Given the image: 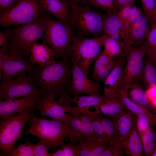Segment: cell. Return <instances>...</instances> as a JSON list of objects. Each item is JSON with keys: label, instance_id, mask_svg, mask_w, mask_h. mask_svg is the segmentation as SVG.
<instances>
[{"label": "cell", "instance_id": "cell-33", "mask_svg": "<svg viewBox=\"0 0 156 156\" xmlns=\"http://www.w3.org/2000/svg\"><path fill=\"white\" fill-rule=\"evenodd\" d=\"M141 80L147 88L156 86V66L147 58L144 60Z\"/></svg>", "mask_w": 156, "mask_h": 156}, {"label": "cell", "instance_id": "cell-39", "mask_svg": "<svg viewBox=\"0 0 156 156\" xmlns=\"http://www.w3.org/2000/svg\"><path fill=\"white\" fill-rule=\"evenodd\" d=\"M29 143L33 149L34 156H50V153L48 151L49 147L46 143L39 141L36 144L29 141Z\"/></svg>", "mask_w": 156, "mask_h": 156}, {"label": "cell", "instance_id": "cell-50", "mask_svg": "<svg viewBox=\"0 0 156 156\" xmlns=\"http://www.w3.org/2000/svg\"><path fill=\"white\" fill-rule=\"evenodd\" d=\"M152 156H156V144L155 149L154 150L153 153L152 155Z\"/></svg>", "mask_w": 156, "mask_h": 156}, {"label": "cell", "instance_id": "cell-12", "mask_svg": "<svg viewBox=\"0 0 156 156\" xmlns=\"http://www.w3.org/2000/svg\"><path fill=\"white\" fill-rule=\"evenodd\" d=\"M67 116L64 123L68 127L70 141L77 144L83 137L100 138L94 130L87 116L83 112L72 111L67 113Z\"/></svg>", "mask_w": 156, "mask_h": 156}, {"label": "cell", "instance_id": "cell-46", "mask_svg": "<svg viewBox=\"0 0 156 156\" xmlns=\"http://www.w3.org/2000/svg\"><path fill=\"white\" fill-rule=\"evenodd\" d=\"M9 47L8 35L6 32L1 31L0 32V47Z\"/></svg>", "mask_w": 156, "mask_h": 156}, {"label": "cell", "instance_id": "cell-8", "mask_svg": "<svg viewBox=\"0 0 156 156\" xmlns=\"http://www.w3.org/2000/svg\"><path fill=\"white\" fill-rule=\"evenodd\" d=\"M107 35L104 34L91 38L75 36L70 56L82 68L86 75L92 62L103 46Z\"/></svg>", "mask_w": 156, "mask_h": 156}, {"label": "cell", "instance_id": "cell-42", "mask_svg": "<svg viewBox=\"0 0 156 156\" xmlns=\"http://www.w3.org/2000/svg\"><path fill=\"white\" fill-rule=\"evenodd\" d=\"M125 154L123 147L110 145L99 156H124Z\"/></svg>", "mask_w": 156, "mask_h": 156}, {"label": "cell", "instance_id": "cell-24", "mask_svg": "<svg viewBox=\"0 0 156 156\" xmlns=\"http://www.w3.org/2000/svg\"><path fill=\"white\" fill-rule=\"evenodd\" d=\"M116 96L127 107V109L136 115L141 114H145L148 118L151 127H156V117L146 108L133 101L129 96L127 92L119 89L116 91Z\"/></svg>", "mask_w": 156, "mask_h": 156}, {"label": "cell", "instance_id": "cell-37", "mask_svg": "<svg viewBox=\"0 0 156 156\" xmlns=\"http://www.w3.org/2000/svg\"><path fill=\"white\" fill-rule=\"evenodd\" d=\"M7 156H34L33 149L27 140L25 143H21L16 148H14Z\"/></svg>", "mask_w": 156, "mask_h": 156}, {"label": "cell", "instance_id": "cell-25", "mask_svg": "<svg viewBox=\"0 0 156 156\" xmlns=\"http://www.w3.org/2000/svg\"><path fill=\"white\" fill-rule=\"evenodd\" d=\"M106 12L104 21L105 34L115 39L119 44L122 40L120 37L121 24L118 12L114 9L107 10Z\"/></svg>", "mask_w": 156, "mask_h": 156}, {"label": "cell", "instance_id": "cell-26", "mask_svg": "<svg viewBox=\"0 0 156 156\" xmlns=\"http://www.w3.org/2000/svg\"><path fill=\"white\" fill-rule=\"evenodd\" d=\"M103 96L79 95L72 96L66 93L59 98L58 102L62 104L67 102L75 103L78 108L89 109L91 107H94L99 104L102 101Z\"/></svg>", "mask_w": 156, "mask_h": 156}, {"label": "cell", "instance_id": "cell-51", "mask_svg": "<svg viewBox=\"0 0 156 156\" xmlns=\"http://www.w3.org/2000/svg\"><path fill=\"white\" fill-rule=\"evenodd\" d=\"M155 15L156 16V0H155Z\"/></svg>", "mask_w": 156, "mask_h": 156}, {"label": "cell", "instance_id": "cell-47", "mask_svg": "<svg viewBox=\"0 0 156 156\" xmlns=\"http://www.w3.org/2000/svg\"><path fill=\"white\" fill-rule=\"evenodd\" d=\"M9 50L8 47H3L0 48V69H1L3 64L5 56L6 53Z\"/></svg>", "mask_w": 156, "mask_h": 156}, {"label": "cell", "instance_id": "cell-52", "mask_svg": "<svg viewBox=\"0 0 156 156\" xmlns=\"http://www.w3.org/2000/svg\"><path fill=\"white\" fill-rule=\"evenodd\" d=\"M68 1H70V2H74V0H66Z\"/></svg>", "mask_w": 156, "mask_h": 156}, {"label": "cell", "instance_id": "cell-13", "mask_svg": "<svg viewBox=\"0 0 156 156\" xmlns=\"http://www.w3.org/2000/svg\"><path fill=\"white\" fill-rule=\"evenodd\" d=\"M35 66V65L25 60L21 55L9 50L6 54L3 64L0 69V80H11L23 72L30 73Z\"/></svg>", "mask_w": 156, "mask_h": 156}, {"label": "cell", "instance_id": "cell-45", "mask_svg": "<svg viewBox=\"0 0 156 156\" xmlns=\"http://www.w3.org/2000/svg\"><path fill=\"white\" fill-rule=\"evenodd\" d=\"M147 96L150 102L156 97V86H150L145 90Z\"/></svg>", "mask_w": 156, "mask_h": 156}, {"label": "cell", "instance_id": "cell-36", "mask_svg": "<svg viewBox=\"0 0 156 156\" xmlns=\"http://www.w3.org/2000/svg\"><path fill=\"white\" fill-rule=\"evenodd\" d=\"M77 144L70 141L65 143L54 153H50V156H79Z\"/></svg>", "mask_w": 156, "mask_h": 156}, {"label": "cell", "instance_id": "cell-14", "mask_svg": "<svg viewBox=\"0 0 156 156\" xmlns=\"http://www.w3.org/2000/svg\"><path fill=\"white\" fill-rule=\"evenodd\" d=\"M57 98L53 93L40 90L38 109L42 116H48L64 123L67 117V113L69 110L66 104H60L56 101Z\"/></svg>", "mask_w": 156, "mask_h": 156}, {"label": "cell", "instance_id": "cell-5", "mask_svg": "<svg viewBox=\"0 0 156 156\" xmlns=\"http://www.w3.org/2000/svg\"><path fill=\"white\" fill-rule=\"evenodd\" d=\"M70 23L77 32V36L94 37L105 34V15L91 9L88 6L82 7L76 3L70 8Z\"/></svg>", "mask_w": 156, "mask_h": 156}, {"label": "cell", "instance_id": "cell-44", "mask_svg": "<svg viewBox=\"0 0 156 156\" xmlns=\"http://www.w3.org/2000/svg\"><path fill=\"white\" fill-rule=\"evenodd\" d=\"M136 0H114V9L118 12L125 6L129 5H135Z\"/></svg>", "mask_w": 156, "mask_h": 156}, {"label": "cell", "instance_id": "cell-10", "mask_svg": "<svg viewBox=\"0 0 156 156\" xmlns=\"http://www.w3.org/2000/svg\"><path fill=\"white\" fill-rule=\"evenodd\" d=\"M40 89L27 72L21 73L10 80L1 81L0 101H4L40 94Z\"/></svg>", "mask_w": 156, "mask_h": 156}, {"label": "cell", "instance_id": "cell-40", "mask_svg": "<svg viewBox=\"0 0 156 156\" xmlns=\"http://www.w3.org/2000/svg\"><path fill=\"white\" fill-rule=\"evenodd\" d=\"M137 116L136 126L140 137L150 127L149 122L147 117L144 114H141Z\"/></svg>", "mask_w": 156, "mask_h": 156}, {"label": "cell", "instance_id": "cell-49", "mask_svg": "<svg viewBox=\"0 0 156 156\" xmlns=\"http://www.w3.org/2000/svg\"><path fill=\"white\" fill-rule=\"evenodd\" d=\"M150 102L153 106L156 107V97L151 100Z\"/></svg>", "mask_w": 156, "mask_h": 156}, {"label": "cell", "instance_id": "cell-17", "mask_svg": "<svg viewBox=\"0 0 156 156\" xmlns=\"http://www.w3.org/2000/svg\"><path fill=\"white\" fill-rule=\"evenodd\" d=\"M117 60L112 59L103 51L100 50L94 60V63L90 79L94 81L104 83L107 76L115 67Z\"/></svg>", "mask_w": 156, "mask_h": 156}, {"label": "cell", "instance_id": "cell-2", "mask_svg": "<svg viewBox=\"0 0 156 156\" xmlns=\"http://www.w3.org/2000/svg\"><path fill=\"white\" fill-rule=\"evenodd\" d=\"M46 17V14L42 13L33 21L6 31L9 50L29 61L30 45L33 42L42 38L45 30Z\"/></svg>", "mask_w": 156, "mask_h": 156}, {"label": "cell", "instance_id": "cell-6", "mask_svg": "<svg viewBox=\"0 0 156 156\" xmlns=\"http://www.w3.org/2000/svg\"><path fill=\"white\" fill-rule=\"evenodd\" d=\"M34 112L0 118V156H7L14 149L16 142L22 135L26 124L34 115Z\"/></svg>", "mask_w": 156, "mask_h": 156}, {"label": "cell", "instance_id": "cell-23", "mask_svg": "<svg viewBox=\"0 0 156 156\" xmlns=\"http://www.w3.org/2000/svg\"><path fill=\"white\" fill-rule=\"evenodd\" d=\"M103 96V98L101 103L93 107L95 113L116 117L123 110L127 109L117 97Z\"/></svg>", "mask_w": 156, "mask_h": 156}, {"label": "cell", "instance_id": "cell-41", "mask_svg": "<svg viewBox=\"0 0 156 156\" xmlns=\"http://www.w3.org/2000/svg\"><path fill=\"white\" fill-rule=\"evenodd\" d=\"M114 0H88L89 3L96 7L105 10L114 9Z\"/></svg>", "mask_w": 156, "mask_h": 156}, {"label": "cell", "instance_id": "cell-28", "mask_svg": "<svg viewBox=\"0 0 156 156\" xmlns=\"http://www.w3.org/2000/svg\"><path fill=\"white\" fill-rule=\"evenodd\" d=\"M127 93L129 97L134 102L155 114L156 107L149 101L140 81L135 82L129 87Z\"/></svg>", "mask_w": 156, "mask_h": 156}, {"label": "cell", "instance_id": "cell-29", "mask_svg": "<svg viewBox=\"0 0 156 156\" xmlns=\"http://www.w3.org/2000/svg\"><path fill=\"white\" fill-rule=\"evenodd\" d=\"M123 148L125 154L129 155H144L141 138L137 128L136 120L133 124Z\"/></svg>", "mask_w": 156, "mask_h": 156}, {"label": "cell", "instance_id": "cell-30", "mask_svg": "<svg viewBox=\"0 0 156 156\" xmlns=\"http://www.w3.org/2000/svg\"><path fill=\"white\" fill-rule=\"evenodd\" d=\"M132 5H127L118 12L121 24L120 38L125 43L129 45H131L128 39V33L132 25L130 21V14Z\"/></svg>", "mask_w": 156, "mask_h": 156}, {"label": "cell", "instance_id": "cell-31", "mask_svg": "<svg viewBox=\"0 0 156 156\" xmlns=\"http://www.w3.org/2000/svg\"><path fill=\"white\" fill-rule=\"evenodd\" d=\"M146 58L156 66V21L151 23L145 43Z\"/></svg>", "mask_w": 156, "mask_h": 156}, {"label": "cell", "instance_id": "cell-20", "mask_svg": "<svg viewBox=\"0 0 156 156\" xmlns=\"http://www.w3.org/2000/svg\"><path fill=\"white\" fill-rule=\"evenodd\" d=\"M126 61L125 54L118 57L116 65L104 83L103 95L115 96L119 86L122 73Z\"/></svg>", "mask_w": 156, "mask_h": 156}, {"label": "cell", "instance_id": "cell-4", "mask_svg": "<svg viewBox=\"0 0 156 156\" xmlns=\"http://www.w3.org/2000/svg\"><path fill=\"white\" fill-rule=\"evenodd\" d=\"M75 36L70 27L46 14L43 44L53 50L55 59L70 55Z\"/></svg>", "mask_w": 156, "mask_h": 156}, {"label": "cell", "instance_id": "cell-35", "mask_svg": "<svg viewBox=\"0 0 156 156\" xmlns=\"http://www.w3.org/2000/svg\"><path fill=\"white\" fill-rule=\"evenodd\" d=\"M81 112H83L87 116L97 136L102 141L108 144L103 126L100 121L95 118L92 112L90 111L89 109H84Z\"/></svg>", "mask_w": 156, "mask_h": 156}, {"label": "cell", "instance_id": "cell-15", "mask_svg": "<svg viewBox=\"0 0 156 156\" xmlns=\"http://www.w3.org/2000/svg\"><path fill=\"white\" fill-rule=\"evenodd\" d=\"M40 94L4 101H0V118L38 109Z\"/></svg>", "mask_w": 156, "mask_h": 156}, {"label": "cell", "instance_id": "cell-21", "mask_svg": "<svg viewBox=\"0 0 156 156\" xmlns=\"http://www.w3.org/2000/svg\"><path fill=\"white\" fill-rule=\"evenodd\" d=\"M92 112L95 118L100 121L103 126L108 143L111 145L123 148V143L116 125V117Z\"/></svg>", "mask_w": 156, "mask_h": 156}, {"label": "cell", "instance_id": "cell-11", "mask_svg": "<svg viewBox=\"0 0 156 156\" xmlns=\"http://www.w3.org/2000/svg\"><path fill=\"white\" fill-rule=\"evenodd\" d=\"M72 77L68 93L72 96L85 94L88 95L100 96L102 89L97 82L88 79L75 61L71 59Z\"/></svg>", "mask_w": 156, "mask_h": 156}, {"label": "cell", "instance_id": "cell-19", "mask_svg": "<svg viewBox=\"0 0 156 156\" xmlns=\"http://www.w3.org/2000/svg\"><path fill=\"white\" fill-rule=\"evenodd\" d=\"M29 61L34 64L44 67L55 62L54 53L47 45L33 42L30 47Z\"/></svg>", "mask_w": 156, "mask_h": 156}, {"label": "cell", "instance_id": "cell-48", "mask_svg": "<svg viewBox=\"0 0 156 156\" xmlns=\"http://www.w3.org/2000/svg\"><path fill=\"white\" fill-rule=\"evenodd\" d=\"M74 2L76 3L86 4L88 3V0H74Z\"/></svg>", "mask_w": 156, "mask_h": 156}, {"label": "cell", "instance_id": "cell-32", "mask_svg": "<svg viewBox=\"0 0 156 156\" xmlns=\"http://www.w3.org/2000/svg\"><path fill=\"white\" fill-rule=\"evenodd\" d=\"M150 127L140 137L143 154L152 156L156 144V132Z\"/></svg>", "mask_w": 156, "mask_h": 156}, {"label": "cell", "instance_id": "cell-1", "mask_svg": "<svg viewBox=\"0 0 156 156\" xmlns=\"http://www.w3.org/2000/svg\"><path fill=\"white\" fill-rule=\"evenodd\" d=\"M68 57L44 67L35 65L33 71L28 74L41 91L53 93L59 98L68 93L71 81L72 64Z\"/></svg>", "mask_w": 156, "mask_h": 156}, {"label": "cell", "instance_id": "cell-38", "mask_svg": "<svg viewBox=\"0 0 156 156\" xmlns=\"http://www.w3.org/2000/svg\"><path fill=\"white\" fill-rule=\"evenodd\" d=\"M142 9L151 23L156 21L155 10V0H140Z\"/></svg>", "mask_w": 156, "mask_h": 156}, {"label": "cell", "instance_id": "cell-53", "mask_svg": "<svg viewBox=\"0 0 156 156\" xmlns=\"http://www.w3.org/2000/svg\"><path fill=\"white\" fill-rule=\"evenodd\" d=\"M155 116H156V111L155 113Z\"/></svg>", "mask_w": 156, "mask_h": 156}, {"label": "cell", "instance_id": "cell-43", "mask_svg": "<svg viewBox=\"0 0 156 156\" xmlns=\"http://www.w3.org/2000/svg\"><path fill=\"white\" fill-rule=\"evenodd\" d=\"M19 0H0V14L10 10L18 2Z\"/></svg>", "mask_w": 156, "mask_h": 156}, {"label": "cell", "instance_id": "cell-27", "mask_svg": "<svg viewBox=\"0 0 156 156\" xmlns=\"http://www.w3.org/2000/svg\"><path fill=\"white\" fill-rule=\"evenodd\" d=\"M137 118V115L128 109L123 110L115 117L116 125L123 145Z\"/></svg>", "mask_w": 156, "mask_h": 156}, {"label": "cell", "instance_id": "cell-18", "mask_svg": "<svg viewBox=\"0 0 156 156\" xmlns=\"http://www.w3.org/2000/svg\"><path fill=\"white\" fill-rule=\"evenodd\" d=\"M151 25L147 16L142 12L129 31L128 36L130 45L135 46L145 44Z\"/></svg>", "mask_w": 156, "mask_h": 156}, {"label": "cell", "instance_id": "cell-16", "mask_svg": "<svg viewBox=\"0 0 156 156\" xmlns=\"http://www.w3.org/2000/svg\"><path fill=\"white\" fill-rule=\"evenodd\" d=\"M43 9L60 22L71 27L70 1L64 0H39Z\"/></svg>", "mask_w": 156, "mask_h": 156}, {"label": "cell", "instance_id": "cell-34", "mask_svg": "<svg viewBox=\"0 0 156 156\" xmlns=\"http://www.w3.org/2000/svg\"><path fill=\"white\" fill-rule=\"evenodd\" d=\"M103 46L104 52L109 57L113 59L125 54L118 42L115 39L107 35Z\"/></svg>", "mask_w": 156, "mask_h": 156}, {"label": "cell", "instance_id": "cell-7", "mask_svg": "<svg viewBox=\"0 0 156 156\" xmlns=\"http://www.w3.org/2000/svg\"><path fill=\"white\" fill-rule=\"evenodd\" d=\"M122 48L126 56V61L122 73L119 89L127 92L131 85L141 80L146 45L145 43L135 46L125 43Z\"/></svg>", "mask_w": 156, "mask_h": 156}, {"label": "cell", "instance_id": "cell-22", "mask_svg": "<svg viewBox=\"0 0 156 156\" xmlns=\"http://www.w3.org/2000/svg\"><path fill=\"white\" fill-rule=\"evenodd\" d=\"M77 144L79 156H99L110 145L98 138L83 137Z\"/></svg>", "mask_w": 156, "mask_h": 156}, {"label": "cell", "instance_id": "cell-9", "mask_svg": "<svg viewBox=\"0 0 156 156\" xmlns=\"http://www.w3.org/2000/svg\"><path fill=\"white\" fill-rule=\"evenodd\" d=\"M42 9L39 0H19L12 8L0 14V25L7 27L30 23L41 14Z\"/></svg>", "mask_w": 156, "mask_h": 156}, {"label": "cell", "instance_id": "cell-3", "mask_svg": "<svg viewBox=\"0 0 156 156\" xmlns=\"http://www.w3.org/2000/svg\"><path fill=\"white\" fill-rule=\"evenodd\" d=\"M28 122L29 128L25 134L36 137L39 141L47 144L50 150L63 145L65 138L69 137L68 127L60 121L40 118L34 115Z\"/></svg>", "mask_w": 156, "mask_h": 156}]
</instances>
